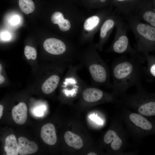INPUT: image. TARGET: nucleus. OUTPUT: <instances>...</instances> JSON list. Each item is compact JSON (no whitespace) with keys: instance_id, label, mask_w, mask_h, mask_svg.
Wrapping results in <instances>:
<instances>
[{"instance_id":"obj_1","label":"nucleus","mask_w":155,"mask_h":155,"mask_svg":"<svg viewBox=\"0 0 155 155\" xmlns=\"http://www.w3.org/2000/svg\"><path fill=\"white\" fill-rule=\"evenodd\" d=\"M130 55L129 58L124 56L119 57L112 65L113 81L111 88L118 98L125 94L131 87L142 83L143 75L142 65L145 60L139 53Z\"/></svg>"},{"instance_id":"obj_2","label":"nucleus","mask_w":155,"mask_h":155,"mask_svg":"<svg viewBox=\"0 0 155 155\" xmlns=\"http://www.w3.org/2000/svg\"><path fill=\"white\" fill-rule=\"evenodd\" d=\"M136 92L132 94L126 93L119 99L118 104L130 108L145 117L155 115V94L148 92L142 83L136 86Z\"/></svg>"},{"instance_id":"obj_3","label":"nucleus","mask_w":155,"mask_h":155,"mask_svg":"<svg viewBox=\"0 0 155 155\" xmlns=\"http://www.w3.org/2000/svg\"><path fill=\"white\" fill-rule=\"evenodd\" d=\"M122 16L135 35L137 51L143 57L154 51L155 27L142 22L131 14Z\"/></svg>"},{"instance_id":"obj_4","label":"nucleus","mask_w":155,"mask_h":155,"mask_svg":"<svg viewBox=\"0 0 155 155\" xmlns=\"http://www.w3.org/2000/svg\"><path fill=\"white\" fill-rule=\"evenodd\" d=\"M96 48V46L93 47L88 55L80 61V64L88 70L93 85L103 86L111 88V84L110 82L109 69L105 62L97 53Z\"/></svg>"},{"instance_id":"obj_5","label":"nucleus","mask_w":155,"mask_h":155,"mask_svg":"<svg viewBox=\"0 0 155 155\" xmlns=\"http://www.w3.org/2000/svg\"><path fill=\"white\" fill-rule=\"evenodd\" d=\"M120 119L124 122L129 132L135 138L140 140L155 133L154 123L137 113L132 112L123 106Z\"/></svg>"},{"instance_id":"obj_6","label":"nucleus","mask_w":155,"mask_h":155,"mask_svg":"<svg viewBox=\"0 0 155 155\" xmlns=\"http://www.w3.org/2000/svg\"><path fill=\"white\" fill-rule=\"evenodd\" d=\"M82 67L80 63L75 65H69L60 81L59 85L62 92L67 97H74L81 88L86 85L78 74V71Z\"/></svg>"},{"instance_id":"obj_7","label":"nucleus","mask_w":155,"mask_h":155,"mask_svg":"<svg viewBox=\"0 0 155 155\" xmlns=\"http://www.w3.org/2000/svg\"><path fill=\"white\" fill-rule=\"evenodd\" d=\"M115 27L116 31L114 39L106 52L119 54L128 53L130 55L138 53L130 45L127 34L128 26L122 16Z\"/></svg>"},{"instance_id":"obj_8","label":"nucleus","mask_w":155,"mask_h":155,"mask_svg":"<svg viewBox=\"0 0 155 155\" xmlns=\"http://www.w3.org/2000/svg\"><path fill=\"white\" fill-rule=\"evenodd\" d=\"M119 121H113L104 136L103 140L108 146L110 153H119L126 143V133Z\"/></svg>"},{"instance_id":"obj_9","label":"nucleus","mask_w":155,"mask_h":155,"mask_svg":"<svg viewBox=\"0 0 155 155\" xmlns=\"http://www.w3.org/2000/svg\"><path fill=\"white\" fill-rule=\"evenodd\" d=\"M84 100L90 103L99 102L117 103L118 98L111 92H106L94 86L85 87L82 93Z\"/></svg>"},{"instance_id":"obj_10","label":"nucleus","mask_w":155,"mask_h":155,"mask_svg":"<svg viewBox=\"0 0 155 155\" xmlns=\"http://www.w3.org/2000/svg\"><path fill=\"white\" fill-rule=\"evenodd\" d=\"M121 17L117 13L111 11L105 19L100 28V40L99 43L96 45V47L100 51L102 50L104 44L116 27Z\"/></svg>"},{"instance_id":"obj_11","label":"nucleus","mask_w":155,"mask_h":155,"mask_svg":"<svg viewBox=\"0 0 155 155\" xmlns=\"http://www.w3.org/2000/svg\"><path fill=\"white\" fill-rule=\"evenodd\" d=\"M43 47L44 50L50 54L61 56L63 61L66 63L62 56L64 54L67 49L66 45L63 41L55 38H49L44 42Z\"/></svg>"},{"instance_id":"obj_12","label":"nucleus","mask_w":155,"mask_h":155,"mask_svg":"<svg viewBox=\"0 0 155 155\" xmlns=\"http://www.w3.org/2000/svg\"><path fill=\"white\" fill-rule=\"evenodd\" d=\"M40 136L44 142L50 145H55L57 141L55 129L54 125L51 123L46 124L41 128Z\"/></svg>"},{"instance_id":"obj_13","label":"nucleus","mask_w":155,"mask_h":155,"mask_svg":"<svg viewBox=\"0 0 155 155\" xmlns=\"http://www.w3.org/2000/svg\"><path fill=\"white\" fill-rule=\"evenodd\" d=\"M19 154L26 155L33 154L38 150L37 145L34 142L29 141L26 138L21 137L18 139Z\"/></svg>"},{"instance_id":"obj_14","label":"nucleus","mask_w":155,"mask_h":155,"mask_svg":"<svg viewBox=\"0 0 155 155\" xmlns=\"http://www.w3.org/2000/svg\"><path fill=\"white\" fill-rule=\"evenodd\" d=\"M27 110L26 104L23 102H21L14 106L12 110V117L14 121L18 124H24L27 120Z\"/></svg>"},{"instance_id":"obj_15","label":"nucleus","mask_w":155,"mask_h":155,"mask_svg":"<svg viewBox=\"0 0 155 155\" xmlns=\"http://www.w3.org/2000/svg\"><path fill=\"white\" fill-rule=\"evenodd\" d=\"M147 62V67H143V75L146 77V81L153 82L155 78V56L148 54L143 57Z\"/></svg>"},{"instance_id":"obj_16","label":"nucleus","mask_w":155,"mask_h":155,"mask_svg":"<svg viewBox=\"0 0 155 155\" xmlns=\"http://www.w3.org/2000/svg\"><path fill=\"white\" fill-rule=\"evenodd\" d=\"M4 150L7 155H17L19 153V144L15 135L11 134L5 140Z\"/></svg>"},{"instance_id":"obj_17","label":"nucleus","mask_w":155,"mask_h":155,"mask_svg":"<svg viewBox=\"0 0 155 155\" xmlns=\"http://www.w3.org/2000/svg\"><path fill=\"white\" fill-rule=\"evenodd\" d=\"M51 21L54 24H57L61 31L66 32L69 30L71 27L70 22L64 18L63 14L59 11H56L52 15Z\"/></svg>"},{"instance_id":"obj_18","label":"nucleus","mask_w":155,"mask_h":155,"mask_svg":"<svg viewBox=\"0 0 155 155\" xmlns=\"http://www.w3.org/2000/svg\"><path fill=\"white\" fill-rule=\"evenodd\" d=\"M64 139L67 144L75 149H79L83 146V142L81 137L72 132L67 131L64 134Z\"/></svg>"},{"instance_id":"obj_19","label":"nucleus","mask_w":155,"mask_h":155,"mask_svg":"<svg viewBox=\"0 0 155 155\" xmlns=\"http://www.w3.org/2000/svg\"><path fill=\"white\" fill-rule=\"evenodd\" d=\"M18 4L23 13L28 14L33 12L35 8V4L33 0H18Z\"/></svg>"},{"instance_id":"obj_20","label":"nucleus","mask_w":155,"mask_h":155,"mask_svg":"<svg viewBox=\"0 0 155 155\" xmlns=\"http://www.w3.org/2000/svg\"><path fill=\"white\" fill-rule=\"evenodd\" d=\"M100 17L98 15H94L88 18L84 24L85 29L92 31L95 29L101 22Z\"/></svg>"},{"instance_id":"obj_21","label":"nucleus","mask_w":155,"mask_h":155,"mask_svg":"<svg viewBox=\"0 0 155 155\" xmlns=\"http://www.w3.org/2000/svg\"><path fill=\"white\" fill-rule=\"evenodd\" d=\"M24 54L27 59H31L35 60L37 57V53L36 49L34 47L29 46H26L24 49Z\"/></svg>"},{"instance_id":"obj_22","label":"nucleus","mask_w":155,"mask_h":155,"mask_svg":"<svg viewBox=\"0 0 155 155\" xmlns=\"http://www.w3.org/2000/svg\"><path fill=\"white\" fill-rule=\"evenodd\" d=\"M20 20V18L19 16L16 15H14L11 18L10 23L12 26H16L19 24Z\"/></svg>"},{"instance_id":"obj_23","label":"nucleus","mask_w":155,"mask_h":155,"mask_svg":"<svg viewBox=\"0 0 155 155\" xmlns=\"http://www.w3.org/2000/svg\"><path fill=\"white\" fill-rule=\"evenodd\" d=\"M89 118L98 124L100 125L103 124L102 120L96 115L94 114L91 115L89 116Z\"/></svg>"},{"instance_id":"obj_24","label":"nucleus","mask_w":155,"mask_h":155,"mask_svg":"<svg viewBox=\"0 0 155 155\" xmlns=\"http://www.w3.org/2000/svg\"><path fill=\"white\" fill-rule=\"evenodd\" d=\"M2 39L4 40H9L11 38L10 34L8 32H3L1 34Z\"/></svg>"},{"instance_id":"obj_25","label":"nucleus","mask_w":155,"mask_h":155,"mask_svg":"<svg viewBox=\"0 0 155 155\" xmlns=\"http://www.w3.org/2000/svg\"><path fill=\"white\" fill-rule=\"evenodd\" d=\"M2 70V66L0 63V84L3 83L5 80L4 77L1 74Z\"/></svg>"},{"instance_id":"obj_26","label":"nucleus","mask_w":155,"mask_h":155,"mask_svg":"<svg viewBox=\"0 0 155 155\" xmlns=\"http://www.w3.org/2000/svg\"><path fill=\"white\" fill-rule=\"evenodd\" d=\"M3 110V106L1 104H0V119L2 117Z\"/></svg>"},{"instance_id":"obj_27","label":"nucleus","mask_w":155,"mask_h":155,"mask_svg":"<svg viewBox=\"0 0 155 155\" xmlns=\"http://www.w3.org/2000/svg\"><path fill=\"white\" fill-rule=\"evenodd\" d=\"M117 1H119V2H124L126 1H131L133 0H115Z\"/></svg>"},{"instance_id":"obj_28","label":"nucleus","mask_w":155,"mask_h":155,"mask_svg":"<svg viewBox=\"0 0 155 155\" xmlns=\"http://www.w3.org/2000/svg\"><path fill=\"white\" fill-rule=\"evenodd\" d=\"M88 155H96L97 154L93 152H91L87 154Z\"/></svg>"},{"instance_id":"obj_29","label":"nucleus","mask_w":155,"mask_h":155,"mask_svg":"<svg viewBox=\"0 0 155 155\" xmlns=\"http://www.w3.org/2000/svg\"><path fill=\"white\" fill-rule=\"evenodd\" d=\"M102 4H104L106 3L107 0H99Z\"/></svg>"}]
</instances>
